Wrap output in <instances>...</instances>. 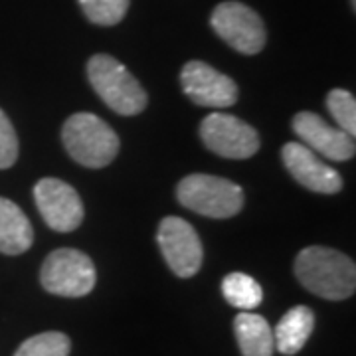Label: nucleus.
<instances>
[{
  "mask_svg": "<svg viewBox=\"0 0 356 356\" xmlns=\"http://www.w3.org/2000/svg\"><path fill=\"white\" fill-rule=\"evenodd\" d=\"M295 275L305 289L331 301L348 299L356 289L355 261L323 245H309L299 252Z\"/></svg>",
  "mask_w": 356,
  "mask_h": 356,
  "instance_id": "obj_1",
  "label": "nucleus"
},
{
  "mask_svg": "<svg viewBox=\"0 0 356 356\" xmlns=\"http://www.w3.org/2000/svg\"><path fill=\"white\" fill-rule=\"evenodd\" d=\"M88 77L91 88L115 113L131 117L145 111L147 93L119 60L107 54L93 56L88 62Z\"/></svg>",
  "mask_w": 356,
  "mask_h": 356,
  "instance_id": "obj_2",
  "label": "nucleus"
},
{
  "mask_svg": "<svg viewBox=\"0 0 356 356\" xmlns=\"http://www.w3.org/2000/svg\"><path fill=\"white\" fill-rule=\"evenodd\" d=\"M62 140L70 156L88 168L111 165L119 153V137L103 119L93 113L72 115L64 123Z\"/></svg>",
  "mask_w": 356,
  "mask_h": 356,
  "instance_id": "obj_3",
  "label": "nucleus"
},
{
  "mask_svg": "<svg viewBox=\"0 0 356 356\" xmlns=\"http://www.w3.org/2000/svg\"><path fill=\"white\" fill-rule=\"evenodd\" d=\"M178 202L192 212L208 218L236 216L243 206V191L228 178L191 175L178 182Z\"/></svg>",
  "mask_w": 356,
  "mask_h": 356,
  "instance_id": "obj_4",
  "label": "nucleus"
},
{
  "mask_svg": "<svg viewBox=\"0 0 356 356\" xmlns=\"http://www.w3.org/2000/svg\"><path fill=\"white\" fill-rule=\"evenodd\" d=\"M42 287L60 297H83L97 281L91 257L79 250L62 248L51 252L40 271Z\"/></svg>",
  "mask_w": 356,
  "mask_h": 356,
  "instance_id": "obj_5",
  "label": "nucleus"
},
{
  "mask_svg": "<svg viewBox=\"0 0 356 356\" xmlns=\"http://www.w3.org/2000/svg\"><path fill=\"white\" fill-rule=\"evenodd\" d=\"M210 24L234 50L254 56L266 46V26L259 14L242 2H222L210 16Z\"/></svg>",
  "mask_w": 356,
  "mask_h": 356,
  "instance_id": "obj_6",
  "label": "nucleus"
},
{
  "mask_svg": "<svg viewBox=\"0 0 356 356\" xmlns=\"http://www.w3.org/2000/svg\"><path fill=\"white\" fill-rule=\"evenodd\" d=\"M156 242L168 267L178 277H192L202 267V242L186 220L178 216L165 218L156 232Z\"/></svg>",
  "mask_w": 356,
  "mask_h": 356,
  "instance_id": "obj_7",
  "label": "nucleus"
},
{
  "mask_svg": "<svg viewBox=\"0 0 356 356\" xmlns=\"http://www.w3.org/2000/svg\"><path fill=\"white\" fill-rule=\"evenodd\" d=\"M204 145L224 159H250L259 149V135L252 125L228 113L204 117L200 125Z\"/></svg>",
  "mask_w": 356,
  "mask_h": 356,
  "instance_id": "obj_8",
  "label": "nucleus"
},
{
  "mask_svg": "<svg viewBox=\"0 0 356 356\" xmlns=\"http://www.w3.org/2000/svg\"><path fill=\"white\" fill-rule=\"evenodd\" d=\"M34 200L44 222L56 232H74L83 222V202L74 186L60 178H42L34 186Z\"/></svg>",
  "mask_w": 356,
  "mask_h": 356,
  "instance_id": "obj_9",
  "label": "nucleus"
},
{
  "mask_svg": "<svg viewBox=\"0 0 356 356\" xmlns=\"http://www.w3.org/2000/svg\"><path fill=\"white\" fill-rule=\"evenodd\" d=\"M182 91L191 97L192 103L200 107H232L238 102V86L226 74L214 70L206 62H188L180 72Z\"/></svg>",
  "mask_w": 356,
  "mask_h": 356,
  "instance_id": "obj_10",
  "label": "nucleus"
},
{
  "mask_svg": "<svg viewBox=\"0 0 356 356\" xmlns=\"http://www.w3.org/2000/svg\"><path fill=\"white\" fill-rule=\"evenodd\" d=\"M293 131L311 151L343 163L355 156V137L346 131L329 125L323 117L311 111H301L293 117Z\"/></svg>",
  "mask_w": 356,
  "mask_h": 356,
  "instance_id": "obj_11",
  "label": "nucleus"
},
{
  "mask_svg": "<svg viewBox=\"0 0 356 356\" xmlns=\"http://www.w3.org/2000/svg\"><path fill=\"white\" fill-rule=\"evenodd\" d=\"M281 159L291 177L305 188L318 194H337L343 188V177L318 159L303 143H287L281 149Z\"/></svg>",
  "mask_w": 356,
  "mask_h": 356,
  "instance_id": "obj_12",
  "label": "nucleus"
},
{
  "mask_svg": "<svg viewBox=\"0 0 356 356\" xmlns=\"http://www.w3.org/2000/svg\"><path fill=\"white\" fill-rule=\"evenodd\" d=\"M34 242V229L20 206L0 196V252L20 255Z\"/></svg>",
  "mask_w": 356,
  "mask_h": 356,
  "instance_id": "obj_13",
  "label": "nucleus"
},
{
  "mask_svg": "<svg viewBox=\"0 0 356 356\" xmlns=\"http://www.w3.org/2000/svg\"><path fill=\"white\" fill-rule=\"evenodd\" d=\"M315 329V313L305 305L289 309L273 331V343L281 355H297Z\"/></svg>",
  "mask_w": 356,
  "mask_h": 356,
  "instance_id": "obj_14",
  "label": "nucleus"
},
{
  "mask_svg": "<svg viewBox=\"0 0 356 356\" xmlns=\"http://www.w3.org/2000/svg\"><path fill=\"white\" fill-rule=\"evenodd\" d=\"M234 331L243 356H273V331L261 315L243 311L234 318Z\"/></svg>",
  "mask_w": 356,
  "mask_h": 356,
  "instance_id": "obj_15",
  "label": "nucleus"
},
{
  "mask_svg": "<svg viewBox=\"0 0 356 356\" xmlns=\"http://www.w3.org/2000/svg\"><path fill=\"white\" fill-rule=\"evenodd\" d=\"M222 293L229 305L242 311H252L264 301V289L261 285L240 271L228 273L222 281Z\"/></svg>",
  "mask_w": 356,
  "mask_h": 356,
  "instance_id": "obj_16",
  "label": "nucleus"
},
{
  "mask_svg": "<svg viewBox=\"0 0 356 356\" xmlns=\"http://www.w3.org/2000/svg\"><path fill=\"white\" fill-rule=\"evenodd\" d=\"M72 343L67 334L58 331L42 332L36 337H30L20 344L14 356H67Z\"/></svg>",
  "mask_w": 356,
  "mask_h": 356,
  "instance_id": "obj_17",
  "label": "nucleus"
},
{
  "mask_svg": "<svg viewBox=\"0 0 356 356\" xmlns=\"http://www.w3.org/2000/svg\"><path fill=\"white\" fill-rule=\"evenodd\" d=\"M89 22L99 26L119 24L129 10V0H79Z\"/></svg>",
  "mask_w": 356,
  "mask_h": 356,
  "instance_id": "obj_18",
  "label": "nucleus"
},
{
  "mask_svg": "<svg viewBox=\"0 0 356 356\" xmlns=\"http://www.w3.org/2000/svg\"><path fill=\"white\" fill-rule=\"evenodd\" d=\"M329 113L334 117L339 129L346 131L355 137L356 133V99L355 95L346 89H332L327 95Z\"/></svg>",
  "mask_w": 356,
  "mask_h": 356,
  "instance_id": "obj_19",
  "label": "nucleus"
},
{
  "mask_svg": "<svg viewBox=\"0 0 356 356\" xmlns=\"http://www.w3.org/2000/svg\"><path fill=\"white\" fill-rule=\"evenodd\" d=\"M18 159V137L8 115L0 109V168H10Z\"/></svg>",
  "mask_w": 356,
  "mask_h": 356,
  "instance_id": "obj_20",
  "label": "nucleus"
}]
</instances>
